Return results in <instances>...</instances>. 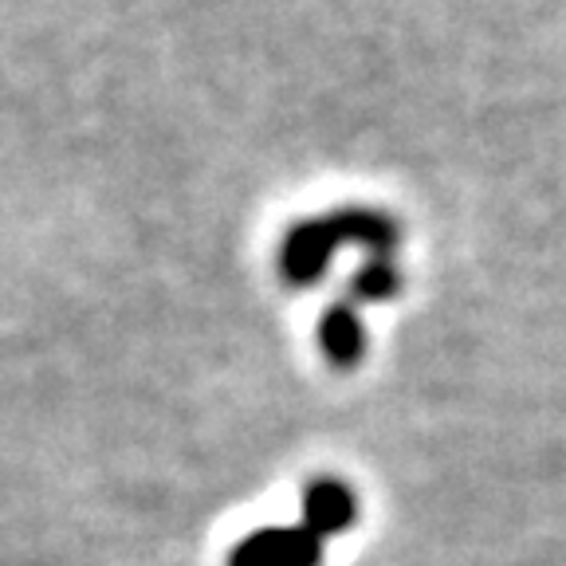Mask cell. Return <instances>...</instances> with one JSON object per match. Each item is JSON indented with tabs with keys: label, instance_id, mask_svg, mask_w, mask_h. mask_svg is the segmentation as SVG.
Wrapping results in <instances>:
<instances>
[{
	"label": "cell",
	"instance_id": "cell-1",
	"mask_svg": "<svg viewBox=\"0 0 566 566\" xmlns=\"http://www.w3.org/2000/svg\"><path fill=\"white\" fill-rule=\"evenodd\" d=\"M346 244L343 217L335 212H323V217H303L292 229L283 232L280 240V275L283 283L292 287H315L323 275H327L335 252Z\"/></svg>",
	"mask_w": 566,
	"mask_h": 566
},
{
	"label": "cell",
	"instance_id": "cell-2",
	"mask_svg": "<svg viewBox=\"0 0 566 566\" xmlns=\"http://www.w3.org/2000/svg\"><path fill=\"white\" fill-rule=\"evenodd\" d=\"M323 539L300 527H260L232 547L229 566H318Z\"/></svg>",
	"mask_w": 566,
	"mask_h": 566
},
{
	"label": "cell",
	"instance_id": "cell-3",
	"mask_svg": "<svg viewBox=\"0 0 566 566\" xmlns=\"http://www.w3.org/2000/svg\"><path fill=\"white\" fill-rule=\"evenodd\" d=\"M318 346L327 354V363L338 366V370H350V366L363 363L366 327L350 300L331 303V307L323 311V318H318Z\"/></svg>",
	"mask_w": 566,
	"mask_h": 566
},
{
	"label": "cell",
	"instance_id": "cell-4",
	"mask_svg": "<svg viewBox=\"0 0 566 566\" xmlns=\"http://www.w3.org/2000/svg\"><path fill=\"white\" fill-rule=\"evenodd\" d=\"M354 520H358V500H354V492L343 480L327 476L307 484V492H303V527L315 531L318 539L346 531Z\"/></svg>",
	"mask_w": 566,
	"mask_h": 566
},
{
	"label": "cell",
	"instance_id": "cell-5",
	"mask_svg": "<svg viewBox=\"0 0 566 566\" xmlns=\"http://www.w3.org/2000/svg\"><path fill=\"white\" fill-rule=\"evenodd\" d=\"M401 292V272L394 260H370L350 275V303H381Z\"/></svg>",
	"mask_w": 566,
	"mask_h": 566
}]
</instances>
